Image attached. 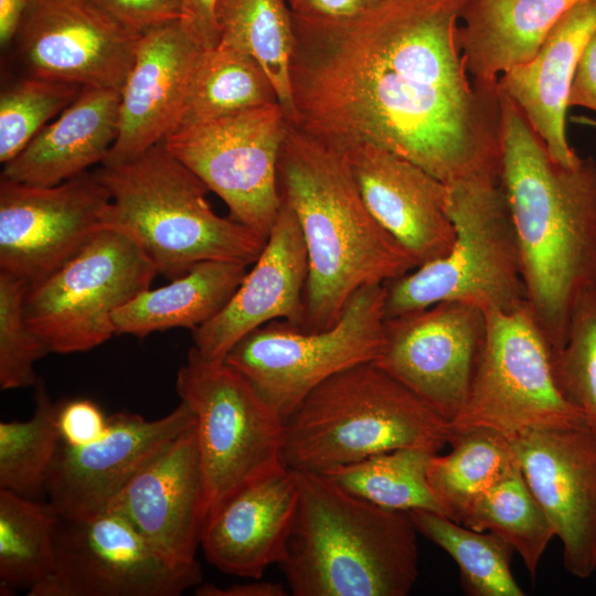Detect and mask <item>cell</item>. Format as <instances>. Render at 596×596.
<instances>
[{
    "label": "cell",
    "mask_w": 596,
    "mask_h": 596,
    "mask_svg": "<svg viewBox=\"0 0 596 596\" xmlns=\"http://www.w3.org/2000/svg\"><path fill=\"white\" fill-rule=\"evenodd\" d=\"M175 387L195 416L205 523L243 487L285 466L284 418L240 371L193 347Z\"/></svg>",
    "instance_id": "ba28073f"
},
{
    "label": "cell",
    "mask_w": 596,
    "mask_h": 596,
    "mask_svg": "<svg viewBox=\"0 0 596 596\" xmlns=\"http://www.w3.org/2000/svg\"><path fill=\"white\" fill-rule=\"evenodd\" d=\"M450 430L451 451L432 455L427 479L445 515L461 524L478 499L519 464L510 440L493 429Z\"/></svg>",
    "instance_id": "83f0119b"
},
{
    "label": "cell",
    "mask_w": 596,
    "mask_h": 596,
    "mask_svg": "<svg viewBox=\"0 0 596 596\" xmlns=\"http://www.w3.org/2000/svg\"><path fill=\"white\" fill-rule=\"evenodd\" d=\"M570 106H582L596 111V30L581 55L570 88Z\"/></svg>",
    "instance_id": "b9f144b4"
},
{
    "label": "cell",
    "mask_w": 596,
    "mask_h": 596,
    "mask_svg": "<svg viewBox=\"0 0 596 596\" xmlns=\"http://www.w3.org/2000/svg\"><path fill=\"white\" fill-rule=\"evenodd\" d=\"M418 533L451 556L472 596H523L511 571L513 549L492 531H476L429 510L407 511Z\"/></svg>",
    "instance_id": "1f68e13d"
},
{
    "label": "cell",
    "mask_w": 596,
    "mask_h": 596,
    "mask_svg": "<svg viewBox=\"0 0 596 596\" xmlns=\"http://www.w3.org/2000/svg\"><path fill=\"white\" fill-rule=\"evenodd\" d=\"M278 187L308 254L301 329L332 327L359 288L385 284L418 266L369 211L344 153L289 123Z\"/></svg>",
    "instance_id": "3957f363"
},
{
    "label": "cell",
    "mask_w": 596,
    "mask_h": 596,
    "mask_svg": "<svg viewBox=\"0 0 596 596\" xmlns=\"http://www.w3.org/2000/svg\"><path fill=\"white\" fill-rule=\"evenodd\" d=\"M299 500L278 566L295 596H406L418 577L417 530L405 511L298 472Z\"/></svg>",
    "instance_id": "277c9868"
},
{
    "label": "cell",
    "mask_w": 596,
    "mask_h": 596,
    "mask_svg": "<svg viewBox=\"0 0 596 596\" xmlns=\"http://www.w3.org/2000/svg\"><path fill=\"white\" fill-rule=\"evenodd\" d=\"M58 405L38 381L33 416L0 423V489L34 500L46 493L47 475L61 443Z\"/></svg>",
    "instance_id": "e575fe53"
},
{
    "label": "cell",
    "mask_w": 596,
    "mask_h": 596,
    "mask_svg": "<svg viewBox=\"0 0 596 596\" xmlns=\"http://www.w3.org/2000/svg\"><path fill=\"white\" fill-rule=\"evenodd\" d=\"M109 205L96 172L50 187L0 177V272L28 284L44 278L105 226Z\"/></svg>",
    "instance_id": "9a60e30c"
},
{
    "label": "cell",
    "mask_w": 596,
    "mask_h": 596,
    "mask_svg": "<svg viewBox=\"0 0 596 596\" xmlns=\"http://www.w3.org/2000/svg\"><path fill=\"white\" fill-rule=\"evenodd\" d=\"M287 0H221L219 44L252 56L265 71L288 123L294 117L290 65L295 46ZM217 44V45H219Z\"/></svg>",
    "instance_id": "f1b7e54d"
},
{
    "label": "cell",
    "mask_w": 596,
    "mask_h": 596,
    "mask_svg": "<svg viewBox=\"0 0 596 596\" xmlns=\"http://www.w3.org/2000/svg\"><path fill=\"white\" fill-rule=\"evenodd\" d=\"M433 453L398 448L326 472L340 488L379 507L398 510H429L445 515L427 479Z\"/></svg>",
    "instance_id": "d6a6232c"
},
{
    "label": "cell",
    "mask_w": 596,
    "mask_h": 596,
    "mask_svg": "<svg viewBox=\"0 0 596 596\" xmlns=\"http://www.w3.org/2000/svg\"><path fill=\"white\" fill-rule=\"evenodd\" d=\"M461 524L502 536L520 554L532 577L536 575L542 555L555 536L520 467L481 496Z\"/></svg>",
    "instance_id": "836d02e7"
},
{
    "label": "cell",
    "mask_w": 596,
    "mask_h": 596,
    "mask_svg": "<svg viewBox=\"0 0 596 596\" xmlns=\"http://www.w3.org/2000/svg\"><path fill=\"white\" fill-rule=\"evenodd\" d=\"M140 35L92 0H33L8 47L22 75L120 91Z\"/></svg>",
    "instance_id": "2e32d148"
},
{
    "label": "cell",
    "mask_w": 596,
    "mask_h": 596,
    "mask_svg": "<svg viewBox=\"0 0 596 596\" xmlns=\"http://www.w3.org/2000/svg\"><path fill=\"white\" fill-rule=\"evenodd\" d=\"M287 594L286 588L280 583L259 579L233 584L227 587H220L213 583H200L195 588L198 596H286Z\"/></svg>",
    "instance_id": "ee69618b"
},
{
    "label": "cell",
    "mask_w": 596,
    "mask_h": 596,
    "mask_svg": "<svg viewBox=\"0 0 596 596\" xmlns=\"http://www.w3.org/2000/svg\"><path fill=\"white\" fill-rule=\"evenodd\" d=\"M385 285L359 288L322 331L270 321L243 337L224 361L240 371L285 419L315 387L355 364L375 361L383 345Z\"/></svg>",
    "instance_id": "30bf717a"
},
{
    "label": "cell",
    "mask_w": 596,
    "mask_h": 596,
    "mask_svg": "<svg viewBox=\"0 0 596 596\" xmlns=\"http://www.w3.org/2000/svg\"><path fill=\"white\" fill-rule=\"evenodd\" d=\"M486 333L479 307L437 302L385 318L374 362L450 424L467 401Z\"/></svg>",
    "instance_id": "5bb4252c"
},
{
    "label": "cell",
    "mask_w": 596,
    "mask_h": 596,
    "mask_svg": "<svg viewBox=\"0 0 596 596\" xmlns=\"http://www.w3.org/2000/svg\"><path fill=\"white\" fill-rule=\"evenodd\" d=\"M95 172L110 194L105 226L130 235L171 280L205 260L253 264L266 243L217 215L206 201L207 187L163 142Z\"/></svg>",
    "instance_id": "8992f818"
},
{
    "label": "cell",
    "mask_w": 596,
    "mask_h": 596,
    "mask_svg": "<svg viewBox=\"0 0 596 596\" xmlns=\"http://www.w3.org/2000/svg\"><path fill=\"white\" fill-rule=\"evenodd\" d=\"M466 2L376 0L347 20L291 12L289 124L336 148H385L447 185L499 181L501 95L468 77Z\"/></svg>",
    "instance_id": "6da1fadb"
},
{
    "label": "cell",
    "mask_w": 596,
    "mask_h": 596,
    "mask_svg": "<svg viewBox=\"0 0 596 596\" xmlns=\"http://www.w3.org/2000/svg\"><path fill=\"white\" fill-rule=\"evenodd\" d=\"M340 149L374 219L417 260L444 256L455 241L448 185L385 148L354 143Z\"/></svg>",
    "instance_id": "7402d4cb"
},
{
    "label": "cell",
    "mask_w": 596,
    "mask_h": 596,
    "mask_svg": "<svg viewBox=\"0 0 596 596\" xmlns=\"http://www.w3.org/2000/svg\"><path fill=\"white\" fill-rule=\"evenodd\" d=\"M106 510L126 518L172 563H198L204 480L195 422L141 467Z\"/></svg>",
    "instance_id": "d6986e66"
},
{
    "label": "cell",
    "mask_w": 596,
    "mask_h": 596,
    "mask_svg": "<svg viewBox=\"0 0 596 596\" xmlns=\"http://www.w3.org/2000/svg\"><path fill=\"white\" fill-rule=\"evenodd\" d=\"M450 424L374 361L344 369L315 387L284 419L283 461L326 472L398 448L437 454Z\"/></svg>",
    "instance_id": "5b68a950"
},
{
    "label": "cell",
    "mask_w": 596,
    "mask_h": 596,
    "mask_svg": "<svg viewBox=\"0 0 596 596\" xmlns=\"http://www.w3.org/2000/svg\"><path fill=\"white\" fill-rule=\"evenodd\" d=\"M500 184L510 206L525 302L551 350L566 339L578 296L596 286V160L556 162L501 93Z\"/></svg>",
    "instance_id": "7a4b0ae2"
},
{
    "label": "cell",
    "mask_w": 596,
    "mask_h": 596,
    "mask_svg": "<svg viewBox=\"0 0 596 596\" xmlns=\"http://www.w3.org/2000/svg\"><path fill=\"white\" fill-rule=\"evenodd\" d=\"M201 51L180 20L140 35L120 89L117 138L103 166L130 161L177 130Z\"/></svg>",
    "instance_id": "44dd1931"
},
{
    "label": "cell",
    "mask_w": 596,
    "mask_h": 596,
    "mask_svg": "<svg viewBox=\"0 0 596 596\" xmlns=\"http://www.w3.org/2000/svg\"><path fill=\"white\" fill-rule=\"evenodd\" d=\"M455 241L441 257L385 283V318L441 301L485 312L513 311L525 302L513 220L500 181L448 185Z\"/></svg>",
    "instance_id": "52a82bcc"
},
{
    "label": "cell",
    "mask_w": 596,
    "mask_h": 596,
    "mask_svg": "<svg viewBox=\"0 0 596 596\" xmlns=\"http://www.w3.org/2000/svg\"><path fill=\"white\" fill-rule=\"evenodd\" d=\"M273 103H278L277 95L262 66L219 44L201 51L174 132Z\"/></svg>",
    "instance_id": "f546056e"
},
{
    "label": "cell",
    "mask_w": 596,
    "mask_h": 596,
    "mask_svg": "<svg viewBox=\"0 0 596 596\" xmlns=\"http://www.w3.org/2000/svg\"><path fill=\"white\" fill-rule=\"evenodd\" d=\"M595 30L596 0H582L560 18L531 61L498 78L500 93L522 111L550 156L565 167L582 160L567 141L566 111L581 55Z\"/></svg>",
    "instance_id": "cb8c5ba5"
},
{
    "label": "cell",
    "mask_w": 596,
    "mask_h": 596,
    "mask_svg": "<svg viewBox=\"0 0 596 596\" xmlns=\"http://www.w3.org/2000/svg\"><path fill=\"white\" fill-rule=\"evenodd\" d=\"M128 30L142 34L180 20V0H92Z\"/></svg>",
    "instance_id": "f35d334b"
},
{
    "label": "cell",
    "mask_w": 596,
    "mask_h": 596,
    "mask_svg": "<svg viewBox=\"0 0 596 596\" xmlns=\"http://www.w3.org/2000/svg\"><path fill=\"white\" fill-rule=\"evenodd\" d=\"M76 84L20 75L0 94V162L13 159L79 94Z\"/></svg>",
    "instance_id": "d590c367"
},
{
    "label": "cell",
    "mask_w": 596,
    "mask_h": 596,
    "mask_svg": "<svg viewBox=\"0 0 596 596\" xmlns=\"http://www.w3.org/2000/svg\"><path fill=\"white\" fill-rule=\"evenodd\" d=\"M120 91L85 86L13 159L1 177L38 187L58 184L105 160L118 134Z\"/></svg>",
    "instance_id": "d4e9b609"
},
{
    "label": "cell",
    "mask_w": 596,
    "mask_h": 596,
    "mask_svg": "<svg viewBox=\"0 0 596 596\" xmlns=\"http://www.w3.org/2000/svg\"><path fill=\"white\" fill-rule=\"evenodd\" d=\"M486 315L487 333L469 394L450 429L486 427L511 438L585 424L584 414L556 384L551 347L526 304Z\"/></svg>",
    "instance_id": "8fae6325"
},
{
    "label": "cell",
    "mask_w": 596,
    "mask_h": 596,
    "mask_svg": "<svg viewBox=\"0 0 596 596\" xmlns=\"http://www.w3.org/2000/svg\"><path fill=\"white\" fill-rule=\"evenodd\" d=\"M33 0H0V44L7 49Z\"/></svg>",
    "instance_id": "f6af8a7d"
},
{
    "label": "cell",
    "mask_w": 596,
    "mask_h": 596,
    "mask_svg": "<svg viewBox=\"0 0 596 596\" xmlns=\"http://www.w3.org/2000/svg\"><path fill=\"white\" fill-rule=\"evenodd\" d=\"M180 23L201 50L215 47L220 41L217 10L221 0H180Z\"/></svg>",
    "instance_id": "60d3db41"
},
{
    "label": "cell",
    "mask_w": 596,
    "mask_h": 596,
    "mask_svg": "<svg viewBox=\"0 0 596 596\" xmlns=\"http://www.w3.org/2000/svg\"><path fill=\"white\" fill-rule=\"evenodd\" d=\"M582 0H467L457 41L472 79L496 84L500 74L525 64L547 33Z\"/></svg>",
    "instance_id": "484cf974"
},
{
    "label": "cell",
    "mask_w": 596,
    "mask_h": 596,
    "mask_svg": "<svg viewBox=\"0 0 596 596\" xmlns=\"http://www.w3.org/2000/svg\"><path fill=\"white\" fill-rule=\"evenodd\" d=\"M244 263H198L166 286L146 289L113 315L116 334L146 337L171 328L196 329L230 301L247 273Z\"/></svg>",
    "instance_id": "4316f807"
},
{
    "label": "cell",
    "mask_w": 596,
    "mask_h": 596,
    "mask_svg": "<svg viewBox=\"0 0 596 596\" xmlns=\"http://www.w3.org/2000/svg\"><path fill=\"white\" fill-rule=\"evenodd\" d=\"M298 500V475L286 466L243 487L203 525L206 561L225 574L260 579L284 556Z\"/></svg>",
    "instance_id": "603a6c76"
},
{
    "label": "cell",
    "mask_w": 596,
    "mask_h": 596,
    "mask_svg": "<svg viewBox=\"0 0 596 596\" xmlns=\"http://www.w3.org/2000/svg\"><path fill=\"white\" fill-rule=\"evenodd\" d=\"M195 422L181 401L168 415L146 419L119 412L108 416L105 434L81 447L62 441L46 480V493L60 518L76 519L106 510L110 499L173 438Z\"/></svg>",
    "instance_id": "ac0fdd59"
},
{
    "label": "cell",
    "mask_w": 596,
    "mask_h": 596,
    "mask_svg": "<svg viewBox=\"0 0 596 596\" xmlns=\"http://www.w3.org/2000/svg\"><path fill=\"white\" fill-rule=\"evenodd\" d=\"M201 566L178 565L126 518L104 510L60 518L55 568L29 596H178L202 581Z\"/></svg>",
    "instance_id": "4fadbf2b"
},
{
    "label": "cell",
    "mask_w": 596,
    "mask_h": 596,
    "mask_svg": "<svg viewBox=\"0 0 596 596\" xmlns=\"http://www.w3.org/2000/svg\"><path fill=\"white\" fill-rule=\"evenodd\" d=\"M28 286L0 272V387L4 391L36 385L34 364L50 353L24 317Z\"/></svg>",
    "instance_id": "74e56055"
},
{
    "label": "cell",
    "mask_w": 596,
    "mask_h": 596,
    "mask_svg": "<svg viewBox=\"0 0 596 596\" xmlns=\"http://www.w3.org/2000/svg\"><path fill=\"white\" fill-rule=\"evenodd\" d=\"M158 275L127 233L104 226L67 262L29 284L24 317L50 353L92 350L116 334L113 315Z\"/></svg>",
    "instance_id": "9c48e42d"
},
{
    "label": "cell",
    "mask_w": 596,
    "mask_h": 596,
    "mask_svg": "<svg viewBox=\"0 0 596 596\" xmlns=\"http://www.w3.org/2000/svg\"><path fill=\"white\" fill-rule=\"evenodd\" d=\"M551 360L560 391L596 432V286L578 296L565 342L551 351Z\"/></svg>",
    "instance_id": "8d00e7d4"
},
{
    "label": "cell",
    "mask_w": 596,
    "mask_h": 596,
    "mask_svg": "<svg viewBox=\"0 0 596 596\" xmlns=\"http://www.w3.org/2000/svg\"><path fill=\"white\" fill-rule=\"evenodd\" d=\"M287 126L273 103L179 130L163 145L223 200L231 219L267 240L281 205L278 160Z\"/></svg>",
    "instance_id": "7c38bea8"
},
{
    "label": "cell",
    "mask_w": 596,
    "mask_h": 596,
    "mask_svg": "<svg viewBox=\"0 0 596 596\" xmlns=\"http://www.w3.org/2000/svg\"><path fill=\"white\" fill-rule=\"evenodd\" d=\"M521 472L562 543L577 578L596 571V432L585 424L508 438Z\"/></svg>",
    "instance_id": "e0dca14e"
},
{
    "label": "cell",
    "mask_w": 596,
    "mask_h": 596,
    "mask_svg": "<svg viewBox=\"0 0 596 596\" xmlns=\"http://www.w3.org/2000/svg\"><path fill=\"white\" fill-rule=\"evenodd\" d=\"M108 426L99 406L86 398L60 403L57 428L61 441L71 447H81L99 439Z\"/></svg>",
    "instance_id": "ab89813d"
},
{
    "label": "cell",
    "mask_w": 596,
    "mask_h": 596,
    "mask_svg": "<svg viewBox=\"0 0 596 596\" xmlns=\"http://www.w3.org/2000/svg\"><path fill=\"white\" fill-rule=\"evenodd\" d=\"M376 0H287L290 11L297 15L347 20L360 15Z\"/></svg>",
    "instance_id": "7bdbcfd3"
},
{
    "label": "cell",
    "mask_w": 596,
    "mask_h": 596,
    "mask_svg": "<svg viewBox=\"0 0 596 596\" xmlns=\"http://www.w3.org/2000/svg\"><path fill=\"white\" fill-rule=\"evenodd\" d=\"M58 520L50 501L0 489L1 595L29 593L54 572Z\"/></svg>",
    "instance_id": "4dcf8cb0"
},
{
    "label": "cell",
    "mask_w": 596,
    "mask_h": 596,
    "mask_svg": "<svg viewBox=\"0 0 596 596\" xmlns=\"http://www.w3.org/2000/svg\"><path fill=\"white\" fill-rule=\"evenodd\" d=\"M253 264L225 307L192 330L193 348L201 356L224 361L243 337L274 320L301 326L308 254L297 217L283 200Z\"/></svg>",
    "instance_id": "ffe728a7"
}]
</instances>
